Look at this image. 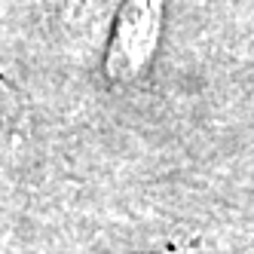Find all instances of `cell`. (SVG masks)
Instances as JSON below:
<instances>
[{
    "label": "cell",
    "instance_id": "2",
    "mask_svg": "<svg viewBox=\"0 0 254 254\" xmlns=\"http://www.w3.org/2000/svg\"><path fill=\"white\" fill-rule=\"evenodd\" d=\"M120 0H62V28L67 37L86 46L111 31Z\"/></svg>",
    "mask_w": 254,
    "mask_h": 254
},
{
    "label": "cell",
    "instance_id": "1",
    "mask_svg": "<svg viewBox=\"0 0 254 254\" xmlns=\"http://www.w3.org/2000/svg\"><path fill=\"white\" fill-rule=\"evenodd\" d=\"M162 15L166 0H120L107 31V77L129 83L150 67L162 34Z\"/></svg>",
    "mask_w": 254,
    "mask_h": 254
}]
</instances>
